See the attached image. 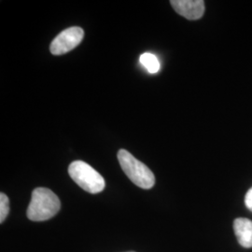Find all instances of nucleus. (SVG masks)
Here are the masks:
<instances>
[{
    "label": "nucleus",
    "mask_w": 252,
    "mask_h": 252,
    "mask_svg": "<svg viewBox=\"0 0 252 252\" xmlns=\"http://www.w3.org/2000/svg\"><path fill=\"white\" fill-rule=\"evenodd\" d=\"M139 61L150 73H157L160 70L161 64L158 58L154 54L150 53L141 54Z\"/></svg>",
    "instance_id": "7"
},
{
    "label": "nucleus",
    "mask_w": 252,
    "mask_h": 252,
    "mask_svg": "<svg viewBox=\"0 0 252 252\" xmlns=\"http://www.w3.org/2000/svg\"><path fill=\"white\" fill-rule=\"evenodd\" d=\"M234 234L239 244L247 249L252 248V221L239 218L234 221Z\"/></svg>",
    "instance_id": "6"
},
{
    "label": "nucleus",
    "mask_w": 252,
    "mask_h": 252,
    "mask_svg": "<svg viewBox=\"0 0 252 252\" xmlns=\"http://www.w3.org/2000/svg\"><path fill=\"white\" fill-rule=\"evenodd\" d=\"M84 36L83 29L79 27H69L56 36L51 44V53L54 55L66 54L81 44Z\"/></svg>",
    "instance_id": "4"
},
{
    "label": "nucleus",
    "mask_w": 252,
    "mask_h": 252,
    "mask_svg": "<svg viewBox=\"0 0 252 252\" xmlns=\"http://www.w3.org/2000/svg\"><path fill=\"white\" fill-rule=\"evenodd\" d=\"M245 204H246V207H248L251 211H252V188L249 189V191L246 194Z\"/></svg>",
    "instance_id": "9"
},
{
    "label": "nucleus",
    "mask_w": 252,
    "mask_h": 252,
    "mask_svg": "<svg viewBox=\"0 0 252 252\" xmlns=\"http://www.w3.org/2000/svg\"><path fill=\"white\" fill-rule=\"evenodd\" d=\"M170 4L177 13L188 20L202 18L205 12L203 0H171Z\"/></svg>",
    "instance_id": "5"
},
{
    "label": "nucleus",
    "mask_w": 252,
    "mask_h": 252,
    "mask_svg": "<svg viewBox=\"0 0 252 252\" xmlns=\"http://www.w3.org/2000/svg\"><path fill=\"white\" fill-rule=\"evenodd\" d=\"M9 212V201L8 196L1 192L0 193V222L3 223Z\"/></svg>",
    "instance_id": "8"
},
{
    "label": "nucleus",
    "mask_w": 252,
    "mask_h": 252,
    "mask_svg": "<svg viewBox=\"0 0 252 252\" xmlns=\"http://www.w3.org/2000/svg\"><path fill=\"white\" fill-rule=\"evenodd\" d=\"M118 160L123 171L134 184L142 189L153 188L155 184V177L146 164L135 159L131 153L124 149L118 152Z\"/></svg>",
    "instance_id": "2"
},
{
    "label": "nucleus",
    "mask_w": 252,
    "mask_h": 252,
    "mask_svg": "<svg viewBox=\"0 0 252 252\" xmlns=\"http://www.w3.org/2000/svg\"><path fill=\"white\" fill-rule=\"evenodd\" d=\"M60 207V200L54 191L47 188H36L32 191L27 218L33 221H44L55 216Z\"/></svg>",
    "instance_id": "1"
},
{
    "label": "nucleus",
    "mask_w": 252,
    "mask_h": 252,
    "mask_svg": "<svg viewBox=\"0 0 252 252\" xmlns=\"http://www.w3.org/2000/svg\"></svg>",
    "instance_id": "10"
},
{
    "label": "nucleus",
    "mask_w": 252,
    "mask_h": 252,
    "mask_svg": "<svg viewBox=\"0 0 252 252\" xmlns=\"http://www.w3.org/2000/svg\"><path fill=\"white\" fill-rule=\"evenodd\" d=\"M69 176L81 189L90 193H99L105 189V180L98 172L83 161L71 162L68 167Z\"/></svg>",
    "instance_id": "3"
}]
</instances>
